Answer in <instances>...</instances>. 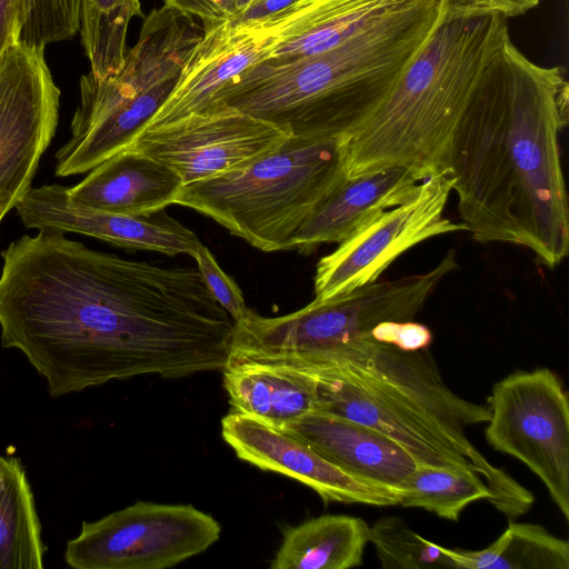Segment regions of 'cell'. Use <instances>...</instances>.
Returning a JSON list of instances; mask_svg holds the SVG:
<instances>
[{
	"mask_svg": "<svg viewBox=\"0 0 569 569\" xmlns=\"http://www.w3.org/2000/svg\"><path fill=\"white\" fill-rule=\"evenodd\" d=\"M254 1L257 0H230L233 9H234V16H238L239 13H241L244 9H247L250 4H252ZM232 18V19H233ZM231 19V20H232Z\"/></svg>",
	"mask_w": 569,
	"mask_h": 569,
	"instance_id": "obj_34",
	"label": "cell"
},
{
	"mask_svg": "<svg viewBox=\"0 0 569 569\" xmlns=\"http://www.w3.org/2000/svg\"><path fill=\"white\" fill-rule=\"evenodd\" d=\"M423 0H295L249 20L266 36L264 61L286 62L331 50L363 29ZM241 23V22H240Z\"/></svg>",
	"mask_w": 569,
	"mask_h": 569,
	"instance_id": "obj_15",
	"label": "cell"
},
{
	"mask_svg": "<svg viewBox=\"0 0 569 569\" xmlns=\"http://www.w3.org/2000/svg\"><path fill=\"white\" fill-rule=\"evenodd\" d=\"M369 526L347 515L310 518L284 531L271 569H349L359 567Z\"/></svg>",
	"mask_w": 569,
	"mask_h": 569,
	"instance_id": "obj_21",
	"label": "cell"
},
{
	"mask_svg": "<svg viewBox=\"0 0 569 569\" xmlns=\"http://www.w3.org/2000/svg\"><path fill=\"white\" fill-rule=\"evenodd\" d=\"M60 94L44 47L20 41L0 56V222L31 188L56 133Z\"/></svg>",
	"mask_w": 569,
	"mask_h": 569,
	"instance_id": "obj_11",
	"label": "cell"
},
{
	"mask_svg": "<svg viewBox=\"0 0 569 569\" xmlns=\"http://www.w3.org/2000/svg\"><path fill=\"white\" fill-rule=\"evenodd\" d=\"M163 4L199 19L202 29L230 21L234 16L230 0H163Z\"/></svg>",
	"mask_w": 569,
	"mask_h": 569,
	"instance_id": "obj_30",
	"label": "cell"
},
{
	"mask_svg": "<svg viewBox=\"0 0 569 569\" xmlns=\"http://www.w3.org/2000/svg\"><path fill=\"white\" fill-rule=\"evenodd\" d=\"M136 17H143L140 0H79L78 32L94 78L122 69L128 27Z\"/></svg>",
	"mask_w": 569,
	"mask_h": 569,
	"instance_id": "obj_24",
	"label": "cell"
},
{
	"mask_svg": "<svg viewBox=\"0 0 569 569\" xmlns=\"http://www.w3.org/2000/svg\"><path fill=\"white\" fill-rule=\"evenodd\" d=\"M24 227L38 231L80 233L127 249L193 257L197 234L173 218L119 214L74 204L60 184L31 187L14 207Z\"/></svg>",
	"mask_w": 569,
	"mask_h": 569,
	"instance_id": "obj_14",
	"label": "cell"
},
{
	"mask_svg": "<svg viewBox=\"0 0 569 569\" xmlns=\"http://www.w3.org/2000/svg\"><path fill=\"white\" fill-rule=\"evenodd\" d=\"M398 505L420 508L458 521L465 508L478 500H491V491L475 471L417 465L398 490Z\"/></svg>",
	"mask_w": 569,
	"mask_h": 569,
	"instance_id": "obj_25",
	"label": "cell"
},
{
	"mask_svg": "<svg viewBox=\"0 0 569 569\" xmlns=\"http://www.w3.org/2000/svg\"><path fill=\"white\" fill-rule=\"evenodd\" d=\"M24 0H0V56L21 41Z\"/></svg>",
	"mask_w": 569,
	"mask_h": 569,
	"instance_id": "obj_31",
	"label": "cell"
},
{
	"mask_svg": "<svg viewBox=\"0 0 569 569\" xmlns=\"http://www.w3.org/2000/svg\"><path fill=\"white\" fill-rule=\"evenodd\" d=\"M450 249L431 270L375 281L280 317L248 309L236 322L229 359L290 363L370 332L385 321L413 320L441 280L458 268Z\"/></svg>",
	"mask_w": 569,
	"mask_h": 569,
	"instance_id": "obj_7",
	"label": "cell"
},
{
	"mask_svg": "<svg viewBox=\"0 0 569 569\" xmlns=\"http://www.w3.org/2000/svg\"><path fill=\"white\" fill-rule=\"evenodd\" d=\"M269 51L266 36L251 21H224L203 29L202 38L189 54L178 83L146 128L203 110L223 84L267 60Z\"/></svg>",
	"mask_w": 569,
	"mask_h": 569,
	"instance_id": "obj_16",
	"label": "cell"
},
{
	"mask_svg": "<svg viewBox=\"0 0 569 569\" xmlns=\"http://www.w3.org/2000/svg\"><path fill=\"white\" fill-rule=\"evenodd\" d=\"M223 386L231 410L283 428L317 409L316 381L286 365L228 359Z\"/></svg>",
	"mask_w": 569,
	"mask_h": 569,
	"instance_id": "obj_20",
	"label": "cell"
},
{
	"mask_svg": "<svg viewBox=\"0 0 569 569\" xmlns=\"http://www.w3.org/2000/svg\"><path fill=\"white\" fill-rule=\"evenodd\" d=\"M317 386V409L375 428L417 462L480 475L490 503L513 519L533 493L491 465L469 440V426L489 420L488 406L459 397L428 349L405 351L369 333L290 363Z\"/></svg>",
	"mask_w": 569,
	"mask_h": 569,
	"instance_id": "obj_3",
	"label": "cell"
},
{
	"mask_svg": "<svg viewBox=\"0 0 569 569\" xmlns=\"http://www.w3.org/2000/svg\"><path fill=\"white\" fill-rule=\"evenodd\" d=\"M220 531L212 516L191 505L137 501L83 521L64 560L74 569H164L206 551Z\"/></svg>",
	"mask_w": 569,
	"mask_h": 569,
	"instance_id": "obj_9",
	"label": "cell"
},
{
	"mask_svg": "<svg viewBox=\"0 0 569 569\" xmlns=\"http://www.w3.org/2000/svg\"><path fill=\"white\" fill-rule=\"evenodd\" d=\"M487 442L526 465L569 519V401L548 368L517 370L496 382L488 398Z\"/></svg>",
	"mask_w": 569,
	"mask_h": 569,
	"instance_id": "obj_8",
	"label": "cell"
},
{
	"mask_svg": "<svg viewBox=\"0 0 569 569\" xmlns=\"http://www.w3.org/2000/svg\"><path fill=\"white\" fill-rule=\"evenodd\" d=\"M569 120L562 67H542L509 33L489 58L450 139L461 222L480 243L528 248L553 269L569 253L560 134Z\"/></svg>",
	"mask_w": 569,
	"mask_h": 569,
	"instance_id": "obj_2",
	"label": "cell"
},
{
	"mask_svg": "<svg viewBox=\"0 0 569 569\" xmlns=\"http://www.w3.org/2000/svg\"><path fill=\"white\" fill-rule=\"evenodd\" d=\"M281 429L348 473L397 493L417 467L403 448L379 430L332 413L313 410Z\"/></svg>",
	"mask_w": 569,
	"mask_h": 569,
	"instance_id": "obj_17",
	"label": "cell"
},
{
	"mask_svg": "<svg viewBox=\"0 0 569 569\" xmlns=\"http://www.w3.org/2000/svg\"><path fill=\"white\" fill-rule=\"evenodd\" d=\"M182 186L170 167L128 147L92 168L68 194L82 208L149 217L174 203Z\"/></svg>",
	"mask_w": 569,
	"mask_h": 569,
	"instance_id": "obj_19",
	"label": "cell"
},
{
	"mask_svg": "<svg viewBox=\"0 0 569 569\" xmlns=\"http://www.w3.org/2000/svg\"><path fill=\"white\" fill-rule=\"evenodd\" d=\"M453 569H569V545L545 527L510 522L498 539L480 550L443 547Z\"/></svg>",
	"mask_w": 569,
	"mask_h": 569,
	"instance_id": "obj_23",
	"label": "cell"
},
{
	"mask_svg": "<svg viewBox=\"0 0 569 569\" xmlns=\"http://www.w3.org/2000/svg\"><path fill=\"white\" fill-rule=\"evenodd\" d=\"M368 333L377 341L405 351L428 349L433 339L432 332L427 326L413 320L385 321Z\"/></svg>",
	"mask_w": 569,
	"mask_h": 569,
	"instance_id": "obj_29",
	"label": "cell"
},
{
	"mask_svg": "<svg viewBox=\"0 0 569 569\" xmlns=\"http://www.w3.org/2000/svg\"><path fill=\"white\" fill-rule=\"evenodd\" d=\"M293 1L295 0H257L241 13L230 20V22L240 23L249 20L264 18L281 10Z\"/></svg>",
	"mask_w": 569,
	"mask_h": 569,
	"instance_id": "obj_33",
	"label": "cell"
},
{
	"mask_svg": "<svg viewBox=\"0 0 569 569\" xmlns=\"http://www.w3.org/2000/svg\"><path fill=\"white\" fill-rule=\"evenodd\" d=\"M441 0H423L298 60L262 61L211 102L264 120L288 136L347 140L387 96L432 29Z\"/></svg>",
	"mask_w": 569,
	"mask_h": 569,
	"instance_id": "obj_4",
	"label": "cell"
},
{
	"mask_svg": "<svg viewBox=\"0 0 569 569\" xmlns=\"http://www.w3.org/2000/svg\"><path fill=\"white\" fill-rule=\"evenodd\" d=\"M427 177L406 166L346 177L301 226L292 250L309 254L323 243L343 241L379 212L407 200Z\"/></svg>",
	"mask_w": 569,
	"mask_h": 569,
	"instance_id": "obj_18",
	"label": "cell"
},
{
	"mask_svg": "<svg viewBox=\"0 0 569 569\" xmlns=\"http://www.w3.org/2000/svg\"><path fill=\"white\" fill-rule=\"evenodd\" d=\"M197 269L212 298L230 315L234 322L248 311L243 293L236 281L219 266L213 254L202 243L193 254Z\"/></svg>",
	"mask_w": 569,
	"mask_h": 569,
	"instance_id": "obj_28",
	"label": "cell"
},
{
	"mask_svg": "<svg viewBox=\"0 0 569 569\" xmlns=\"http://www.w3.org/2000/svg\"><path fill=\"white\" fill-rule=\"evenodd\" d=\"M79 0H24L21 41L44 47L78 32Z\"/></svg>",
	"mask_w": 569,
	"mask_h": 569,
	"instance_id": "obj_27",
	"label": "cell"
},
{
	"mask_svg": "<svg viewBox=\"0 0 569 569\" xmlns=\"http://www.w3.org/2000/svg\"><path fill=\"white\" fill-rule=\"evenodd\" d=\"M540 0H442L446 7L497 12L503 17L521 16L538 6Z\"/></svg>",
	"mask_w": 569,
	"mask_h": 569,
	"instance_id": "obj_32",
	"label": "cell"
},
{
	"mask_svg": "<svg viewBox=\"0 0 569 569\" xmlns=\"http://www.w3.org/2000/svg\"><path fill=\"white\" fill-rule=\"evenodd\" d=\"M369 542L386 569H453L442 546L425 539L397 516L377 520L369 528Z\"/></svg>",
	"mask_w": 569,
	"mask_h": 569,
	"instance_id": "obj_26",
	"label": "cell"
},
{
	"mask_svg": "<svg viewBox=\"0 0 569 569\" xmlns=\"http://www.w3.org/2000/svg\"><path fill=\"white\" fill-rule=\"evenodd\" d=\"M46 550L26 470L0 456V569H42Z\"/></svg>",
	"mask_w": 569,
	"mask_h": 569,
	"instance_id": "obj_22",
	"label": "cell"
},
{
	"mask_svg": "<svg viewBox=\"0 0 569 569\" xmlns=\"http://www.w3.org/2000/svg\"><path fill=\"white\" fill-rule=\"evenodd\" d=\"M448 169L425 178L403 202L365 222L317 264L315 300L372 283L402 253L433 237L467 231L462 222L446 218L452 192Z\"/></svg>",
	"mask_w": 569,
	"mask_h": 569,
	"instance_id": "obj_10",
	"label": "cell"
},
{
	"mask_svg": "<svg viewBox=\"0 0 569 569\" xmlns=\"http://www.w3.org/2000/svg\"><path fill=\"white\" fill-rule=\"evenodd\" d=\"M221 435L239 459L303 483L325 502L398 505L396 491L348 473L301 439L254 417L230 410L221 420Z\"/></svg>",
	"mask_w": 569,
	"mask_h": 569,
	"instance_id": "obj_13",
	"label": "cell"
},
{
	"mask_svg": "<svg viewBox=\"0 0 569 569\" xmlns=\"http://www.w3.org/2000/svg\"><path fill=\"white\" fill-rule=\"evenodd\" d=\"M1 258V346L24 355L51 397L228 361L236 322L197 267L128 260L47 231L10 242Z\"/></svg>",
	"mask_w": 569,
	"mask_h": 569,
	"instance_id": "obj_1",
	"label": "cell"
},
{
	"mask_svg": "<svg viewBox=\"0 0 569 569\" xmlns=\"http://www.w3.org/2000/svg\"><path fill=\"white\" fill-rule=\"evenodd\" d=\"M278 127L226 104L143 129L129 148L174 170L183 186L237 169L280 144Z\"/></svg>",
	"mask_w": 569,
	"mask_h": 569,
	"instance_id": "obj_12",
	"label": "cell"
},
{
	"mask_svg": "<svg viewBox=\"0 0 569 569\" xmlns=\"http://www.w3.org/2000/svg\"><path fill=\"white\" fill-rule=\"evenodd\" d=\"M346 140L288 136L254 160L182 186L174 203L264 251L292 250L301 226L347 177Z\"/></svg>",
	"mask_w": 569,
	"mask_h": 569,
	"instance_id": "obj_6",
	"label": "cell"
},
{
	"mask_svg": "<svg viewBox=\"0 0 569 569\" xmlns=\"http://www.w3.org/2000/svg\"><path fill=\"white\" fill-rule=\"evenodd\" d=\"M508 33L507 18L497 12L442 3L390 91L346 140L347 177L387 166L410 167L426 176L445 169L471 91Z\"/></svg>",
	"mask_w": 569,
	"mask_h": 569,
	"instance_id": "obj_5",
	"label": "cell"
}]
</instances>
